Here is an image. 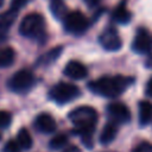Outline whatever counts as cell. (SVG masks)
<instances>
[{"mask_svg":"<svg viewBox=\"0 0 152 152\" xmlns=\"http://www.w3.org/2000/svg\"><path fill=\"white\" fill-rule=\"evenodd\" d=\"M69 119L75 126V133L81 135L82 141L90 148L91 137L97 122V113L90 106H80L69 113Z\"/></svg>","mask_w":152,"mask_h":152,"instance_id":"6da1fadb","label":"cell"},{"mask_svg":"<svg viewBox=\"0 0 152 152\" xmlns=\"http://www.w3.org/2000/svg\"><path fill=\"white\" fill-rule=\"evenodd\" d=\"M132 83H133V78L128 76H122V75L103 76L97 80L90 81L88 83V88L94 94L113 99L121 95Z\"/></svg>","mask_w":152,"mask_h":152,"instance_id":"7a4b0ae2","label":"cell"},{"mask_svg":"<svg viewBox=\"0 0 152 152\" xmlns=\"http://www.w3.org/2000/svg\"><path fill=\"white\" fill-rule=\"evenodd\" d=\"M19 33L26 38L40 39L45 36V20L39 13H30L19 25Z\"/></svg>","mask_w":152,"mask_h":152,"instance_id":"3957f363","label":"cell"},{"mask_svg":"<svg viewBox=\"0 0 152 152\" xmlns=\"http://www.w3.org/2000/svg\"><path fill=\"white\" fill-rule=\"evenodd\" d=\"M81 91L78 87H76L75 84L66 83V82H59L50 89L49 95H50V99L53 100L56 103L64 104L78 97Z\"/></svg>","mask_w":152,"mask_h":152,"instance_id":"277c9868","label":"cell"},{"mask_svg":"<svg viewBox=\"0 0 152 152\" xmlns=\"http://www.w3.org/2000/svg\"><path fill=\"white\" fill-rule=\"evenodd\" d=\"M34 84V76L30 70L23 69L17 71L8 81V87L15 93H26Z\"/></svg>","mask_w":152,"mask_h":152,"instance_id":"5b68a950","label":"cell"},{"mask_svg":"<svg viewBox=\"0 0 152 152\" xmlns=\"http://www.w3.org/2000/svg\"><path fill=\"white\" fill-rule=\"evenodd\" d=\"M63 23H64L65 31H68L69 33H72V34H82L83 32L87 31V28L89 26L88 19L80 11L69 12L68 15L64 18Z\"/></svg>","mask_w":152,"mask_h":152,"instance_id":"8992f818","label":"cell"},{"mask_svg":"<svg viewBox=\"0 0 152 152\" xmlns=\"http://www.w3.org/2000/svg\"><path fill=\"white\" fill-rule=\"evenodd\" d=\"M132 50L139 55L152 52V36L145 28H139L132 43Z\"/></svg>","mask_w":152,"mask_h":152,"instance_id":"52a82bcc","label":"cell"},{"mask_svg":"<svg viewBox=\"0 0 152 152\" xmlns=\"http://www.w3.org/2000/svg\"><path fill=\"white\" fill-rule=\"evenodd\" d=\"M100 44L102 48L107 51H118L120 50L122 45V40L120 38L119 32L116 31L115 27H108L106 28L101 34H100Z\"/></svg>","mask_w":152,"mask_h":152,"instance_id":"ba28073f","label":"cell"},{"mask_svg":"<svg viewBox=\"0 0 152 152\" xmlns=\"http://www.w3.org/2000/svg\"><path fill=\"white\" fill-rule=\"evenodd\" d=\"M107 113L112 122H115L116 125L119 124H126L131 120V112L128 107L121 102H113L108 104L107 107Z\"/></svg>","mask_w":152,"mask_h":152,"instance_id":"9c48e42d","label":"cell"},{"mask_svg":"<svg viewBox=\"0 0 152 152\" xmlns=\"http://www.w3.org/2000/svg\"><path fill=\"white\" fill-rule=\"evenodd\" d=\"M63 72L72 80H83L88 75V69L83 63L78 61H70L66 63Z\"/></svg>","mask_w":152,"mask_h":152,"instance_id":"30bf717a","label":"cell"},{"mask_svg":"<svg viewBox=\"0 0 152 152\" xmlns=\"http://www.w3.org/2000/svg\"><path fill=\"white\" fill-rule=\"evenodd\" d=\"M34 127L39 132L45 133V134H49V133H52V132L56 131L57 124H56V120L53 119V116H51L48 113H42V114H39L36 118V120H34Z\"/></svg>","mask_w":152,"mask_h":152,"instance_id":"8fae6325","label":"cell"},{"mask_svg":"<svg viewBox=\"0 0 152 152\" xmlns=\"http://www.w3.org/2000/svg\"><path fill=\"white\" fill-rule=\"evenodd\" d=\"M116 134H118V125L115 122H107L102 131H101V134H100V142L103 144V145H107V144H110L115 138H116Z\"/></svg>","mask_w":152,"mask_h":152,"instance_id":"7c38bea8","label":"cell"},{"mask_svg":"<svg viewBox=\"0 0 152 152\" xmlns=\"http://www.w3.org/2000/svg\"><path fill=\"white\" fill-rule=\"evenodd\" d=\"M139 124L145 126L152 121V103L150 101H140L138 106Z\"/></svg>","mask_w":152,"mask_h":152,"instance_id":"4fadbf2b","label":"cell"},{"mask_svg":"<svg viewBox=\"0 0 152 152\" xmlns=\"http://www.w3.org/2000/svg\"><path fill=\"white\" fill-rule=\"evenodd\" d=\"M131 18L132 14L128 11L125 1H122L119 6H116V8L113 12V19L119 24H128L131 21Z\"/></svg>","mask_w":152,"mask_h":152,"instance_id":"5bb4252c","label":"cell"},{"mask_svg":"<svg viewBox=\"0 0 152 152\" xmlns=\"http://www.w3.org/2000/svg\"><path fill=\"white\" fill-rule=\"evenodd\" d=\"M50 11L52 15L58 20H64V18L68 15V7L62 0H51L50 2Z\"/></svg>","mask_w":152,"mask_h":152,"instance_id":"9a60e30c","label":"cell"},{"mask_svg":"<svg viewBox=\"0 0 152 152\" xmlns=\"http://www.w3.org/2000/svg\"><path fill=\"white\" fill-rule=\"evenodd\" d=\"M18 10L11 7L8 11L0 14V30H8V27L14 23L18 15Z\"/></svg>","mask_w":152,"mask_h":152,"instance_id":"2e32d148","label":"cell"},{"mask_svg":"<svg viewBox=\"0 0 152 152\" xmlns=\"http://www.w3.org/2000/svg\"><path fill=\"white\" fill-rule=\"evenodd\" d=\"M15 53L12 48H2L0 49V68H7L14 62Z\"/></svg>","mask_w":152,"mask_h":152,"instance_id":"e0dca14e","label":"cell"},{"mask_svg":"<svg viewBox=\"0 0 152 152\" xmlns=\"http://www.w3.org/2000/svg\"><path fill=\"white\" fill-rule=\"evenodd\" d=\"M17 142L19 144L20 148H24V150H28V148H31L33 141H32V137H31L30 132H28L26 128H21V129L18 132V135H17Z\"/></svg>","mask_w":152,"mask_h":152,"instance_id":"ac0fdd59","label":"cell"},{"mask_svg":"<svg viewBox=\"0 0 152 152\" xmlns=\"http://www.w3.org/2000/svg\"><path fill=\"white\" fill-rule=\"evenodd\" d=\"M66 144H68V137H66L65 134L61 133V134L55 135V137L50 140L49 146H50V148H52V150H59V148L64 147Z\"/></svg>","mask_w":152,"mask_h":152,"instance_id":"d6986e66","label":"cell"},{"mask_svg":"<svg viewBox=\"0 0 152 152\" xmlns=\"http://www.w3.org/2000/svg\"><path fill=\"white\" fill-rule=\"evenodd\" d=\"M12 121V115L11 113L6 110H0V128H6L10 126Z\"/></svg>","mask_w":152,"mask_h":152,"instance_id":"ffe728a7","label":"cell"},{"mask_svg":"<svg viewBox=\"0 0 152 152\" xmlns=\"http://www.w3.org/2000/svg\"><path fill=\"white\" fill-rule=\"evenodd\" d=\"M20 146L15 140H10L6 142L4 152H20Z\"/></svg>","mask_w":152,"mask_h":152,"instance_id":"44dd1931","label":"cell"},{"mask_svg":"<svg viewBox=\"0 0 152 152\" xmlns=\"http://www.w3.org/2000/svg\"><path fill=\"white\" fill-rule=\"evenodd\" d=\"M132 152H152V145L147 141H142L138 144Z\"/></svg>","mask_w":152,"mask_h":152,"instance_id":"7402d4cb","label":"cell"},{"mask_svg":"<svg viewBox=\"0 0 152 152\" xmlns=\"http://www.w3.org/2000/svg\"><path fill=\"white\" fill-rule=\"evenodd\" d=\"M27 0H12V4H11V7L15 8V10H20L23 6H25Z\"/></svg>","mask_w":152,"mask_h":152,"instance_id":"603a6c76","label":"cell"},{"mask_svg":"<svg viewBox=\"0 0 152 152\" xmlns=\"http://www.w3.org/2000/svg\"><path fill=\"white\" fill-rule=\"evenodd\" d=\"M145 93H146V95H147V96L152 97V78L147 82V84H146V89H145Z\"/></svg>","mask_w":152,"mask_h":152,"instance_id":"cb8c5ba5","label":"cell"},{"mask_svg":"<svg viewBox=\"0 0 152 152\" xmlns=\"http://www.w3.org/2000/svg\"><path fill=\"white\" fill-rule=\"evenodd\" d=\"M63 152H82V151H81L80 147H77L76 145H70V146L65 147Z\"/></svg>","mask_w":152,"mask_h":152,"instance_id":"d4e9b609","label":"cell"},{"mask_svg":"<svg viewBox=\"0 0 152 152\" xmlns=\"http://www.w3.org/2000/svg\"><path fill=\"white\" fill-rule=\"evenodd\" d=\"M88 6H90V7H93V6H96L99 2H100V0H83Z\"/></svg>","mask_w":152,"mask_h":152,"instance_id":"484cf974","label":"cell"},{"mask_svg":"<svg viewBox=\"0 0 152 152\" xmlns=\"http://www.w3.org/2000/svg\"><path fill=\"white\" fill-rule=\"evenodd\" d=\"M145 64H146V66H147L148 69H152V55H151V56H148V58L146 59Z\"/></svg>","mask_w":152,"mask_h":152,"instance_id":"4316f807","label":"cell"},{"mask_svg":"<svg viewBox=\"0 0 152 152\" xmlns=\"http://www.w3.org/2000/svg\"><path fill=\"white\" fill-rule=\"evenodd\" d=\"M2 4H4V0H0V6H2Z\"/></svg>","mask_w":152,"mask_h":152,"instance_id":"83f0119b","label":"cell"},{"mask_svg":"<svg viewBox=\"0 0 152 152\" xmlns=\"http://www.w3.org/2000/svg\"><path fill=\"white\" fill-rule=\"evenodd\" d=\"M0 140H1V133H0Z\"/></svg>","mask_w":152,"mask_h":152,"instance_id":"f1b7e54d","label":"cell"}]
</instances>
